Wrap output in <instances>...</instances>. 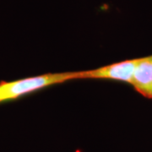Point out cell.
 <instances>
[{
	"mask_svg": "<svg viewBox=\"0 0 152 152\" xmlns=\"http://www.w3.org/2000/svg\"><path fill=\"white\" fill-rule=\"evenodd\" d=\"M76 73H50L14 81L0 82V103L15 100L46 87L76 80Z\"/></svg>",
	"mask_w": 152,
	"mask_h": 152,
	"instance_id": "1",
	"label": "cell"
},
{
	"mask_svg": "<svg viewBox=\"0 0 152 152\" xmlns=\"http://www.w3.org/2000/svg\"><path fill=\"white\" fill-rule=\"evenodd\" d=\"M137 62L138 58L124 60L95 69L78 71L76 80H108L126 82L131 85Z\"/></svg>",
	"mask_w": 152,
	"mask_h": 152,
	"instance_id": "2",
	"label": "cell"
},
{
	"mask_svg": "<svg viewBox=\"0 0 152 152\" xmlns=\"http://www.w3.org/2000/svg\"><path fill=\"white\" fill-rule=\"evenodd\" d=\"M131 85L143 96L152 99V55L138 58Z\"/></svg>",
	"mask_w": 152,
	"mask_h": 152,
	"instance_id": "3",
	"label": "cell"
}]
</instances>
